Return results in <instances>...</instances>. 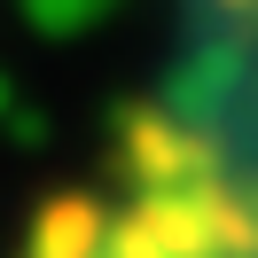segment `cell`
Wrapping results in <instances>:
<instances>
[{"instance_id":"1","label":"cell","mask_w":258,"mask_h":258,"mask_svg":"<svg viewBox=\"0 0 258 258\" xmlns=\"http://www.w3.org/2000/svg\"><path fill=\"white\" fill-rule=\"evenodd\" d=\"M102 8H117V0H24V24L47 32V39H63V32H86Z\"/></svg>"}]
</instances>
